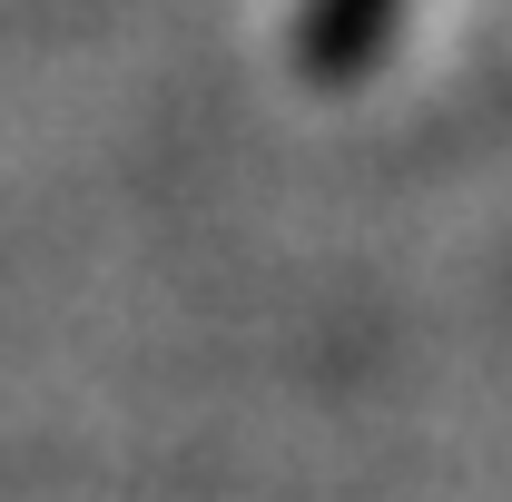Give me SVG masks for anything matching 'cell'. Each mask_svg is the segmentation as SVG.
Here are the masks:
<instances>
[{"label":"cell","instance_id":"cell-1","mask_svg":"<svg viewBox=\"0 0 512 502\" xmlns=\"http://www.w3.org/2000/svg\"><path fill=\"white\" fill-rule=\"evenodd\" d=\"M394 30V0H306V30H296V60L316 79H355Z\"/></svg>","mask_w":512,"mask_h":502}]
</instances>
